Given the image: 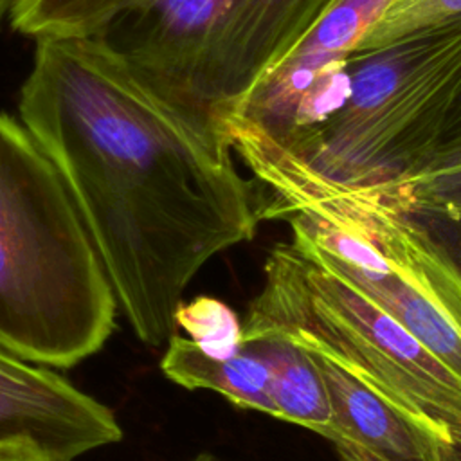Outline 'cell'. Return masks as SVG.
Segmentation results:
<instances>
[{
  "mask_svg": "<svg viewBox=\"0 0 461 461\" xmlns=\"http://www.w3.org/2000/svg\"><path fill=\"white\" fill-rule=\"evenodd\" d=\"M176 330H182L205 355L227 358L243 346V324L236 312L223 301L198 295L182 301L175 312Z\"/></svg>",
  "mask_w": 461,
  "mask_h": 461,
  "instance_id": "cell-13",
  "label": "cell"
},
{
  "mask_svg": "<svg viewBox=\"0 0 461 461\" xmlns=\"http://www.w3.org/2000/svg\"><path fill=\"white\" fill-rule=\"evenodd\" d=\"M391 0H328L295 45L259 79L240 115L272 135L321 122L342 99L348 58Z\"/></svg>",
  "mask_w": 461,
  "mask_h": 461,
  "instance_id": "cell-7",
  "label": "cell"
},
{
  "mask_svg": "<svg viewBox=\"0 0 461 461\" xmlns=\"http://www.w3.org/2000/svg\"><path fill=\"white\" fill-rule=\"evenodd\" d=\"M346 70L344 97L312 133L292 148L267 140L339 185H400L416 178L461 88V20L353 52Z\"/></svg>",
  "mask_w": 461,
  "mask_h": 461,
  "instance_id": "cell-6",
  "label": "cell"
},
{
  "mask_svg": "<svg viewBox=\"0 0 461 461\" xmlns=\"http://www.w3.org/2000/svg\"><path fill=\"white\" fill-rule=\"evenodd\" d=\"M160 369L185 389L214 391L241 409L276 418L270 369L245 342L232 357L214 358L191 339L175 333L166 344Z\"/></svg>",
  "mask_w": 461,
  "mask_h": 461,
  "instance_id": "cell-10",
  "label": "cell"
},
{
  "mask_svg": "<svg viewBox=\"0 0 461 461\" xmlns=\"http://www.w3.org/2000/svg\"><path fill=\"white\" fill-rule=\"evenodd\" d=\"M191 461H221V459H220V457H216V456H212V454L203 452V454H198L196 457H193Z\"/></svg>",
  "mask_w": 461,
  "mask_h": 461,
  "instance_id": "cell-21",
  "label": "cell"
},
{
  "mask_svg": "<svg viewBox=\"0 0 461 461\" xmlns=\"http://www.w3.org/2000/svg\"><path fill=\"white\" fill-rule=\"evenodd\" d=\"M333 443L337 447L340 461H389L387 457H384L355 441H349V439H339Z\"/></svg>",
  "mask_w": 461,
  "mask_h": 461,
  "instance_id": "cell-18",
  "label": "cell"
},
{
  "mask_svg": "<svg viewBox=\"0 0 461 461\" xmlns=\"http://www.w3.org/2000/svg\"><path fill=\"white\" fill-rule=\"evenodd\" d=\"M117 297L56 166L0 113V348L72 367L115 330Z\"/></svg>",
  "mask_w": 461,
  "mask_h": 461,
  "instance_id": "cell-3",
  "label": "cell"
},
{
  "mask_svg": "<svg viewBox=\"0 0 461 461\" xmlns=\"http://www.w3.org/2000/svg\"><path fill=\"white\" fill-rule=\"evenodd\" d=\"M243 335L315 349L461 454V378L403 326L292 241L272 247Z\"/></svg>",
  "mask_w": 461,
  "mask_h": 461,
  "instance_id": "cell-5",
  "label": "cell"
},
{
  "mask_svg": "<svg viewBox=\"0 0 461 461\" xmlns=\"http://www.w3.org/2000/svg\"><path fill=\"white\" fill-rule=\"evenodd\" d=\"M18 2H20V0H0V25H2V22H4L7 16L11 18L13 11H14L16 5H18Z\"/></svg>",
  "mask_w": 461,
  "mask_h": 461,
  "instance_id": "cell-20",
  "label": "cell"
},
{
  "mask_svg": "<svg viewBox=\"0 0 461 461\" xmlns=\"http://www.w3.org/2000/svg\"><path fill=\"white\" fill-rule=\"evenodd\" d=\"M243 342L270 369L276 418L331 439L333 414L322 376L312 357L274 331L243 335Z\"/></svg>",
  "mask_w": 461,
  "mask_h": 461,
  "instance_id": "cell-11",
  "label": "cell"
},
{
  "mask_svg": "<svg viewBox=\"0 0 461 461\" xmlns=\"http://www.w3.org/2000/svg\"><path fill=\"white\" fill-rule=\"evenodd\" d=\"M459 20L461 0H391L355 52L391 45Z\"/></svg>",
  "mask_w": 461,
  "mask_h": 461,
  "instance_id": "cell-14",
  "label": "cell"
},
{
  "mask_svg": "<svg viewBox=\"0 0 461 461\" xmlns=\"http://www.w3.org/2000/svg\"><path fill=\"white\" fill-rule=\"evenodd\" d=\"M0 461H49V459L27 447H0Z\"/></svg>",
  "mask_w": 461,
  "mask_h": 461,
  "instance_id": "cell-19",
  "label": "cell"
},
{
  "mask_svg": "<svg viewBox=\"0 0 461 461\" xmlns=\"http://www.w3.org/2000/svg\"><path fill=\"white\" fill-rule=\"evenodd\" d=\"M121 438V425L104 403L54 369L0 348V447L74 461Z\"/></svg>",
  "mask_w": 461,
  "mask_h": 461,
  "instance_id": "cell-8",
  "label": "cell"
},
{
  "mask_svg": "<svg viewBox=\"0 0 461 461\" xmlns=\"http://www.w3.org/2000/svg\"><path fill=\"white\" fill-rule=\"evenodd\" d=\"M398 189L409 200L432 205H447L461 209V166L439 173L421 175L400 185Z\"/></svg>",
  "mask_w": 461,
  "mask_h": 461,
  "instance_id": "cell-16",
  "label": "cell"
},
{
  "mask_svg": "<svg viewBox=\"0 0 461 461\" xmlns=\"http://www.w3.org/2000/svg\"><path fill=\"white\" fill-rule=\"evenodd\" d=\"M326 2L140 0L92 38L198 135L230 149L225 126Z\"/></svg>",
  "mask_w": 461,
  "mask_h": 461,
  "instance_id": "cell-4",
  "label": "cell"
},
{
  "mask_svg": "<svg viewBox=\"0 0 461 461\" xmlns=\"http://www.w3.org/2000/svg\"><path fill=\"white\" fill-rule=\"evenodd\" d=\"M385 189L402 203L407 214L427 232V236L461 270V209L447 207V205L420 203V202L409 200L391 185Z\"/></svg>",
  "mask_w": 461,
  "mask_h": 461,
  "instance_id": "cell-15",
  "label": "cell"
},
{
  "mask_svg": "<svg viewBox=\"0 0 461 461\" xmlns=\"http://www.w3.org/2000/svg\"><path fill=\"white\" fill-rule=\"evenodd\" d=\"M140 0H20L11 25L38 40L92 38Z\"/></svg>",
  "mask_w": 461,
  "mask_h": 461,
  "instance_id": "cell-12",
  "label": "cell"
},
{
  "mask_svg": "<svg viewBox=\"0 0 461 461\" xmlns=\"http://www.w3.org/2000/svg\"><path fill=\"white\" fill-rule=\"evenodd\" d=\"M303 349L315 362L328 393L335 425L331 443L349 439L389 461H461L454 447L420 429L326 355Z\"/></svg>",
  "mask_w": 461,
  "mask_h": 461,
  "instance_id": "cell-9",
  "label": "cell"
},
{
  "mask_svg": "<svg viewBox=\"0 0 461 461\" xmlns=\"http://www.w3.org/2000/svg\"><path fill=\"white\" fill-rule=\"evenodd\" d=\"M18 110L133 333L166 346L198 270L252 240L261 220L232 151L198 135L95 38L38 40Z\"/></svg>",
  "mask_w": 461,
  "mask_h": 461,
  "instance_id": "cell-1",
  "label": "cell"
},
{
  "mask_svg": "<svg viewBox=\"0 0 461 461\" xmlns=\"http://www.w3.org/2000/svg\"><path fill=\"white\" fill-rule=\"evenodd\" d=\"M229 146L267 185L261 218H285L292 243L376 304L461 378V270L385 187L328 182L256 131Z\"/></svg>",
  "mask_w": 461,
  "mask_h": 461,
  "instance_id": "cell-2",
  "label": "cell"
},
{
  "mask_svg": "<svg viewBox=\"0 0 461 461\" xmlns=\"http://www.w3.org/2000/svg\"><path fill=\"white\" fill-rule=\"evenodd\" d=\"M459 166H461V88L457 90L447 112V117L439 128V133L429 153L425 167L418 176L447 171Z\"/></svg>",
  "mask_w": 461,
  "mask_h": 461,
  "instance_id": "cell-17",
  "label": "cell"
}]
</instances>
